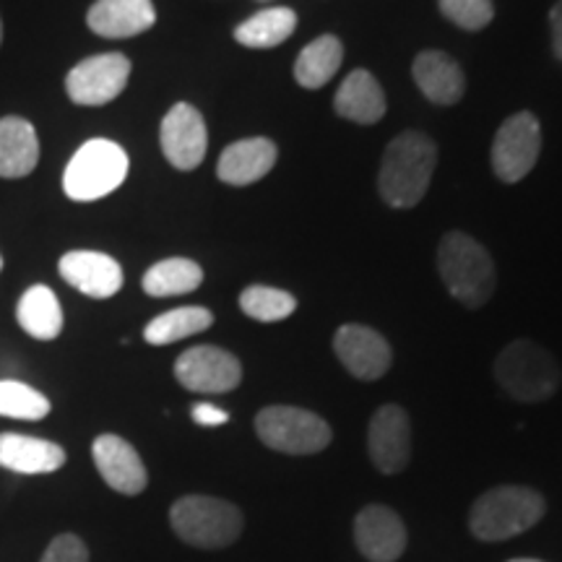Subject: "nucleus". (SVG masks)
<instances>
[{
	"instance_id": "nucleus-1",
	"label": "nucleus",
	"mask_w": 562,
	"mask_h": 562,
	"mask_svg": "<svg viewBox=\"0 0 562 562\" xmlns=\"http://www.w3.org/2000/svg\"><path fill=\"white\" fill-rule=\"evenodd\" d=\"M438 167V146L419 131H406L389 144L378 172V193L391 209H414L427 195Z\"/></svg>"
},
{
	"instance_id": "nucleus-2",
	"label": "nucleus",
	"mask_w": 562,
	"mask_h": 562,
	"mask_svg": "<svg viewBox=\"0 0 562 562\" xmlns=\"http://www.w3.org/2000/svg\"><path fill=\"white\" fill-rule=\"evenodd\" d=\"M438 273L456 302L469 311H480L497 286V271L490 250L467 232H448L438 245Z\"/></svg>"
},
{
	"instance_id": "nucleus-3",
	"label": "nucleus",
	"mask_w": 562,
	"mask_h": 562,
	"mask_svg": "<svg viewBox=\"0 0 562 562\" xmlns=\"http://www.w3.org/2000/svg\"><path fill=\"white\" fill-rule=\"evenodd\" d=\"M544 513L542 492L524 484H501L476 497L469 510V529L480 542H505L533 529Z\"/></svg>"
},
{
	"instance_id": "nucleus-4",
	"label": "nucleus",
	"mask_w": 562,
	"mask_h": 562,
	"mask_svg": "<svg viewBox=\"0 0 562 562\" xmlns=\"http://www.w3.org/2000/svg\"><path fill=\"white\" fill-rule=\"evenodd\" d=\"M495 381L516 402L539 404L558 393L562 370L552 351L531 339H516L497 355Z\"/></svg>"
},
{
	"instance_id": "nucleus-5",
	"label": "nucleus",
	"mask_w": 562,
	"mask_h": 562,
	"mask_svg": "<svg viewBox=\"0 0 562 562\" xmlns=\"http://www.w3.org/2000/svg\"><path fill=\"white\" fill-rule=\"evenodd\" d=\"M170 526L186 544L224 550L240 539L245 518L235 503L211 495H186L170 508Z\"/></svg>"
},
{
	"instance_id": "nucleus-6",
	"label": "nucleus",
	"mask_w": 562,
	"mask_h": 562,
	"mask_svg": "<svg viewBox=\"0 0 562 562\" xmlns=\"http://www.w3.org/2000/svg\"><path fill=\"white\" fill-rule=\"evenodd\" d=\"M128 170L131 159L121 144L110 138H91L70 157L63 172V191L76 203L100 201L123 186Z\"/></svg>"
},
{
	"instance_id": "nucleus-7",
	"label": "nucleus",
	"mask_w": 562,
	"mask_h": 562,
	"mask_svg": "<svg viewBox=\"0 0 562 562\" xmlns=\"http://www.w3.org/2000/svg\"><path fill=\"white\" fill-rule=\"evenodd\" d=\"M256 432L266 448L286 456H313L331 446V425L302 406H266L256 414Z\"/></svg>"
},
{
	"instance_id": "nucleus-8",
	"label": "nucleus",
	"mask_w": 562,
	"mask_h": 562,
	"mask_svg": "<svg viewBox=\"0 0 562 562\" xmlns=\"http://www.w3.org/2000/svg\"><path fill=\"white\" fill-rule=\"evenodd\" d=\"M539 154H542V125L533 112H516L497 128L492 140V172L508 186L521 182L537 167Z\"/></svg>"
},
{
	"instance_id": "nucleus-9",
	"label": "nucleus",
	"mask_w": 562,
	"mask_h": 562,
	"mask_svg": "<svg viewBox=\"0 0 562 562\" xmlns=\"http://www.w3.org/2000/svg\"><path fill=\"white\" fill-rule=\"evenodd\" d=\"M131 81V60L123 53H100L81 60L66 76L70 102L81 108H102L115 102Z\"/></svg>"
},
{
	"instance_id": "nucleus-10",
	"label": "nucleus",
	"mask_w": 562,
	"mask_h": 562,
	"mask_svg": "<svg viewBox=\"0 0 562 562\" xmlns=\"http://www.w3.org/2000/svg\"><path fill=\"white\" fill-rule=\"evenodd\" d=\"M175 378L193 393H229L243 383V364L227 349L199 344L178 357Z\"/></svg>"
},
{
	"instance_id": "nucleus-11",
	"label": "nucleus",
	"mask_w": 562,
	"mask_h": 562,
	"mask_svg": "<svg viewBox=\"0 0 562 562\" xmlns=\"http://www.w3.org/2000/svg\"><path fill=\"white\" fill-rule=\"evenodd\" d=\"M159 144L161 154H165V159L170 161L175 170L191 172L195 167H201L209 149V131L199 108L188 102L175 104L161 117Z\"/></svg>"
},
{
	"instance_id": "nucleus-12",
	"label": "nucleus",
	"mask_w": 562,
	"mask_h": 562,
	"mask_svg": "<svg viewBox=\"0 0 562 562\" xmlns=\"http://www.w3.org/2000/svg\"><path fill=\"white\" fill-rule=\"evenodd\" d=\"M368 453L381 474H398L412 461V422L404 406L385 404L372 414Z\"/></svg>"
},
{
	"instance_id": "nucleus-13",
	"label": "nucleus",
	"mask_w": 562,
	"mask_h": 562,
	"mask_svg": "<svg viewBox=\"0 0 562 562\" xmlns=\"http://www.w3.org/2000/svg\"><path fill=\"white\" fill-rule=\"evenodd\" d=\"M334 351L349 375L357 381H381L391 370V344L375 328L362 323H347L334 336Z\"/></svg>"
},
{
	"instance_id": "nucleus-14",
	"label": "nucleus",
	"mask_w": 562,
	"mask_h": 562,
	"mask_svg": "<svg viewBox=\"0 0 562 562\" xmlns=\"http://www.w3.org/2000/svg\"><path fill=\"white\" fill-rule=\"evenodd\" d=\"M91 459H94V467L104 484L121 492V495L136 497L149 484L146 463L140 461L136 448L125 438H121V435H97L94 442H91Z\"/></svg>"
},
{
	"instance_id": "nucleus-15",
	"label": "nucleus",
	"mask_w": 562,
	"mask_h": 562,
	"mask_svg": "<svg viewBox=\"0 0 562 562\" xmlns=\"http://www.w3.org/2000/svg\"><path fill=\"white\" fill-rule=\"evenodd\" d=\"M355 544L370 562H396L406 550V526L389 505H368L355 518Z\"/></svg>"
},
{
	"instance_id": "nucleus-16",
	"label": "nucleus",
	"mask_w": 562,
	"mask_h": 562,
	"mask_svg": "<svg viewBox=\"0 0 562 562\" xmlns=\"http://www.w3.org/2000/svg\"><path fill=\"white\" fill-rule=\"evenodd\" d=\"M63 281L91 300H110L123 290V269L100 250H70L58 261Z\"/></svg>"
},
{
	"instance_id": "nucleus-17",
	"label": "nucleus",
	"mask_w": 562,
	"mask_h": 562,
	"mask_svg": "<svg viewBox=\"0 0 562 562\" xmlns=\"http://www.w3.org/2000/svg\"><path fill=\"white\" fill-rule=\"evenodd\" d=\"M68 453L58 442L21 432H0V469L24 476L53 474L66 467Z\"/></svg>"
},
{
	"instance_id": "nucleus-18",
	"label": "nucleus",
	"mask_w": 562,
	"mask_h": 562,
	"mask_svg": "<svg viewBox=\"0 0 562 562\" xmlns=\"http://www.w3.org/2000/svg\"><path fill=\"white\" fill-rule=\"evenodd\" d=\"M87 24L104 40H131L157 24L151 0H97L87 13Z\"/></svg>"
},
{
	"instance_id": "nucleus-19",
	"label": "nucleus",
	"mask_w": 562,
	"mask_h": 562,
	"mask_svg": "<svg viewBox=\"0 0 562 562\" xmlns=\"http://www.w3.org/2000/svg\"><path fill=\"white\" fill-rule=\"evenodd\" d=\"M279 149L271 138L252 136L229 144L222 151L220 165H216V175L222 182L235 188L252 186V182L263 180L273 167H277Z\"/></svg>"
},
{
	"instance_id": "nucleus-20",
	"label": "nucleus",
	"mask_w": 562,
	"mask_h": 562,
	"mask_svg": "<svg viewBox=\"0 0 562 562\" xmlns=\"http://www.w3.org/2000/svg\"><path fill=\"white\" fill-rule=\"evenodd\" d=\"M414 83L432 104L451 108L463 100L467 76L451 55L442 50H422L412 66Z\"/></svg>"
},
{
	"instance_id": "nucleus-21",
	"label": "nucleus",
	"mask_w": 562,
	"mask_h": 562,
	"mask_svg": "<svg viewBox=\"0 0 562 562\" xmlns=\"http://www.w3.org/2000/svg\"><path fill=\"white\" fill-rule=\"evenodd\" d=\"M334 110L339 117L360 125H375L385 115V94L370 70L357 68L344 79L334 97Z\"/></svg>"
},
{
	"instance_id": "nucleus-22",
	"label": "nucleus",
	"mask_w": 562,
	"mask_h": 562,
	"mask_svg": "<svg viewBox=\"0 0 562 562\" xmlns=\"http://www.w3.org/2000/svg\"><path fill=\"white\" fill-rule=\"evenodd\" d=\"M37 161L40 138L34 125L19 115L0 117V178H26L34 172Z\"/></svg>"
},
{
	"instance_id": "nucleus-23",
	"label": "nucleus",
	"mask_w": 562,
	"mask_h": 562,
	"mask_svg": "<svg viewBox=\"0 0 562 562\" xmlns=\"http://www.w3.org/2000/svg\"><path fill=\"white\" fill-rule=\"evenodd\" d=\"M16 321L32 339L53 341L63 334V305L47 284H32L16 302Z\"/></svg>"
},
{
	"instance_id": "nucleus-24",
	"label": "nucleus",
	"mask_w": 562,
	"mask_h": 562,
	"mask_svg": "<svg viewBox=\"0 0 562 562\" xmlns=\"http://www.w3.org/2000/svg\"><path fill=\"white\" fill-rule=\"evenodd\" d=\"M344 63V45L334 34H321L311 45L302 47L294 60V81L302 89H323L339 74Z\"/></svg>"
},
{
	"instance_id": "nucleus-25",
	"label": "nucleus",
	"mask_w": 562,
	"mask_h": 562,
	"mask_svg": "<svg viewBox=\"0 0 562 562\" xmlns=\"http://www.w3.org/2000/svg\"><path fill=\"white\" fill-rule=\"evenodd\" d=\"M294 30H297V13L286 5H271L235 26V40L252 50H269L290 40Z\"/></svg>"
},
{
	"instance_id": "nucleus-26",
	"label": "nucleus",
	"mask_w": 562,
	"mask_h": 562,
	"mask_svg": "<svg viewBox=\"0 0 562 562\" xmlns=\"http://www.w3.org/2000/svg\"><path fill=\"white\" fill-rule=\"evenodd\" d=\"M211 326H214V313H211L209 307H175V311L161 313L154 321L146 323L144 341L151 344V347H167V344L209 331Z\"/></svg>"
},
{
	"instance_id": "nucleus-27",
	"label": "nucleus",
	"mask_w": 562,
	"mask_h": 562,
	"mask_svg": "<svg viewBox=\"0 0 562 562\" xmlns=\"http://www.w3.org/2000/svg\"><path fill=\"white\" fill-rule=\"evenodd\" d=\"M203 284V269L191 258H165L144 273V292L149 297H180Z\"/></svg>"
},
{
	"instance_id": "nucleus-28",
	"label": "nucleus",
	"mask_w": 562,
	"mask_h": 562,
	"mask_svg": "<svg viewBox=\"0 0 562 562\" xmlns=\"http://www.w3.org/2000/svg\"><path fill=\"white\" fill-rule=\"evenodd\" d=\"M240 311L258 323H279L297 311V297L277 286L250 284L240 294Z\"/></svg>"
},
{
	"instance_id": "nucleus-29",
	"label": "nucleus",
	"mask_w": 562,
	"mask_h": 562,
	"mask_svg": "<svg viewBox=\"0 0 562 562\" xmlns=\"http://www.w3.org/2000/svg\"><path fill=\"white\" fill-rule=\"evenodd\" d=\"M53 404L45 393L21 381H0V417L40 422L50 414Z\"/></svg>"
},
{
	"instance_id": "nucleus-30",
	"label": "nucleus",
	"mask_w": 562,
	"mask_h": 562,
	"mask_svg": "<svg viewBox=\"0 0 562 562\" xmlns=\"http://www.w3.org/2000/svg\"><path fill=\"white\" fill-rule=\"evenodd\" d=\"M440 13L463 32H480L495 19L492 0H438Z\"/></svg>"
},
{
	"instance_id": "nucleus-31",
	"label": "nucleus",
	"mask_w": 562,
	"mask_h": 562,
	"mask_svg": "<svg viewBox=\"0 0 562 562\" xmlns=\"http://www.w3.org/2000/svg\"><path fill=\"white\" fill-rule=\"evenodd\" d=\"M40 562H89V547L76 533H58Z\"/></svg>"
},
{
	"instance_id": "nucleus-32",
	"label": "nucleus",
	"mask_w": 562,
	"mask_h": 562,
	"mask_svg": "<svg viewBox=\"0 0 562 562\" xmlns=\"http://www.w3.org/2000/svg\"><path fill=\"white\" fill-rule=\"evenodd\" d=\"M191 417H193L195 425H201V427H220V425H227V422H229L227 412L220 409V406H214V404H206V402L193 404Z\"/></svg>"
},
{
	"instance_id": "nucleus-33",
	"label": "nucleus",
	"mask_w": 562,
	"mask_h": 562,
	"mask_svg": "<svg viewBox=\"0 0 562 562\" xmlns=\"http://www.w3.org/2000/svg\"><path fill=\"white\" fill-rule=\"evenodd\" d=\"M550 26H552V53L554 58L562 60V0H558V3L552 5Z\"/></svg>"
},
{
	"instance_id": "nucleus-34",
	"label": "nucleus",
	"mask_w": 562,
	"mask_h": 562,
	"mask_svg": "<svg viewBox=\"0 0 562 562\" xmlns=\"http://www.w3.org/2000/svg\"><path fill=\"white\" fill-rule=\"evenodd\" d=\"M508 562H544V560H537V558H516V560H508Z\"/></svg>"
},
{
	"instance_id": "nucleus-35",
	"label": "nucleus",
	"mask_w": 562,
	"mask_h": 562,
	"mask_svg": "<svg viewBox=\"0 0 562 562\" xmlns=\"http://www.w3.org/2000/svg\"><path fill=\"white\" fill-rule=\"evenodd\" d=\"M0 45H3V21H0Z\"/></svg>"
},
{
	"instance_id": "nucleus-36",
	"label": "nucleus",
	"mask_w": 562,
	"mask_h": 562,
	"mask_svg": "<svg viewBox=\"0 0 562 562\" xmlns=\"http://www.w3.org/2000/svg\"><path fill=\"white\" fill-rule=\"evenodd\" d=\"M0 271H3V256H0Z\"/></svg>"
},
{
	"instance_id": "nucleus-37",
	"label": "nucleus",
	"mask_w": 562,
	"mask_h": 562,
	"mask_svg": "<svg viewBox=\"0 0 562 562\" xmlns=\"http://www.w3.org/2000/svg\"><path fill=\"white\" fill-rule=\"evenodd\" d=\"M258 3H271V0H258Z\"/></svg>"
}]
</instances>
